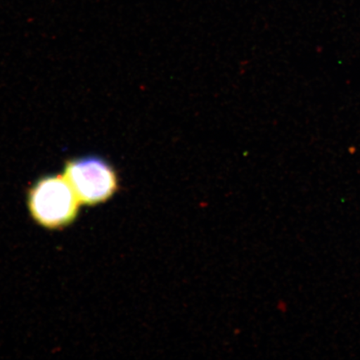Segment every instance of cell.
Returning <instances> with one entry per match:
<instances>
[{"label":"cell","instance_id":"6da1fadb","mask_svg":"<svg viewBox=\"0 0 360 360\" xmlns=\"http://www.w3.org/2000/svg\"><path fill=\"white\" fill-rule=\"evenodd\" d=\"M79 201L63 175L39 179L28 193V206L35 222L42 227L57 229L73 223L79 210Z\"/></svg>","mask_w":360,"mask_h":360},{"label":"cell","instance_id":"7a4b0ae2","mask_svg":"<svg viewBox=\"0 0 360 360\" xmlns=\"http://www.w3.org/2000/svg\"><path fill=\"white\" fill-rule=\"evenodd\" d=\"M63 176L73 188L80 204L85 205H96L109 200L119 188L115 169L97 156L66 161Z\"/></svg>","mask_w":360,"mask_h":360}]
</instances>
